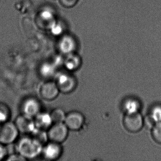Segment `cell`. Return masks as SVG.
I'll list each match as a JSON object with an SVG mask.
<instances>
[{"instance_id":"obj_19","label":"cell","mask_w":161,"mask_h":161,"mask_svg":"<svg viewBox=\"0 0 161 161\" xmlns=\"http://www.w3.org/2000/svg\"><path fill=\"white\" fill-rule=\"evenodd\" d=\"M32 137L34 139L39 142L40 144L44 146L49 141L48 138L47 131L39 130L36 128L29 135Z\"/></svg>"},{"instance_id":"obj_26","label":"cell","mask_w":161,"mask_h":161,"mask_svg":"<svg viewBox=\"0 0 161 161\" xmlns=\"http://www.w3.org/2000/svg\"><path fill=\"white\" fill-rule=\"evenodd\" d=\"M155 124L156 123L151 118L149 115L148 114L144 118V126L145 125L147 128L152 129Z\"/></svg>"},{"instance_id":"obj_12","label":"cell","mask_w":161,"mask_h":161,"mask_svg":"<svg viewBox=\"0 0 161 161\" xmlns=\"http://www.w3.org/2000/svg\"><path fill=\"white\" fill-rule=\"evenodd\" d=\"M59 70L52 62L42 63L38 68V72L40 77L44 80H53Z\"/></svg>"},{"instance_id":"obj_9","label":"cell","mask_w":161,"mask_h":161,"mask_svg":"<svg viewBox=\"0 0 161 161\" xmlns=\"http://www.w3.org/2000/svg\"><path fill=\"white\" fill-rule=\"evenodd\" d=\"M14 122L20 134L23 135H30L36 129L34 118L21 113L16 117Z\"/></svg>"},{"instance_id":"obj_11","label":"cell","mask_w":161,"mask_h":161,"mask_svg":"<svg viewBox=\"0 0 161 161\" xmlns=\"http://www.w3.org/2000/svg\"><path fill=\"white\" fill-rule=\"evenodd\" d=\"M84 121V117L81 113L77 111H72L66 114L64 123L69 130L77 131L82 127Z\"/></svg>"},{"instance_id":"obj_15","label":"cell","mask_w":161,"mask_h":161,"mask_svg":"<svg viewBox=\"0 0 161 161\" xmlns=\"http://www.w3.org/2000/svg\"><path fill=\"white\" fill-rule=\"evenodd\" d=\"M140 102L135 98H128L122 104V108L126 114H133L139 113L140 109Z\"/></svg>"},{"instance_id":"obj_17","label":"cell","mask_w":161,"mask_h":161,"mask_svg":"<svg viewBox=\"0 0 161 161\" xmlns=\"http://www.w3.org/2000/svg\"><path fill=\"white\" fill-rule=\"evenodd\" d=\"M12 117V111L8 104L0 102V124L9 121Z\"/></svg>"},{"instance_id":"obj_25","label":"cell","mask_w":161,"mask_h":161,"mask_svg":"<svg viewBox=\"0 0 161 161\" xmlns=\"http://www.w3.org/2000/svg\"><path fill=\"white\" fill-rule=\"evenodd\" d=\"M78 0H60L61 5L65 8H72L77 4Z\"/></svg>"},{"instance_id":"obj_20","label":"cell","mask_w":161,"mask_h":161,"mask_svg":"<svg viewBox=\"0 0 161 161\" xmlns=\"http://www.w3.org/2000/svg\"><path fill=\"white\" fill-rule=\"evenodd\" d=\"M48 29L53 36H62L64 32V26L61 22L56 19L48 26Z\"/></svg>"},{"instance_id":"obj_8","label":"cell","mask_w":161,"mask_h":161,"mask_svg":"<svg viewBox=\"0 0 161 161\" xmlns=\"http://www.w3.org/2000/svg\"><path fill=\"white\" fill-rule=\"evenodd\" d=\"M123 124L129 131L137 132L144 126V118L139 113L126 114L123 119Z\"/></svg>"},{"instance_id":"obj_3","label":"cell","mask_w":161,"mask_h":161,"mask_svg":"<svg viewBox=\"0 0 161 161\" xmlns=\"http://www.w3.org/2000/svg\"><path fill=\"white\" fill-rule=\"evenodd\" d=\"M19 134L14 121L9 120L0 124V143L5 145L15 143Z\"/></svg>"},{"instance_id":"obj_22","label":"cell","mask_w":161,"mask_h":161,"mask_svg":"<svg viewBox=\"0 0 161 161\" xmlns=\"http://www.w3.org/2000/svg\"><path fill=\"white\" fill-rule=\"evenodd\" d=\"M153 139L158 144H161V122L156 123L152 129Z\"/></svg>"},{"instance_id":"obj_1","label":"cell","mask_w":161,"mask_h":161,"mask_svg":"<svg viewBox=\"0 0 161 161\" xmlns=\"http://www.w3.org/2000/svg\"><path fill=\"white\" fill-rule=\"evenodd\" d=\"M15 145L17 152L27 160H33L41 155L43 146L29 135L19 137Z\"/></svg>"},{"instance_id":"obj_2","label":"cell","mask_w":161,"mask_h":161,"mask_svg":"<svg viewBox=\"0 0 161 161\" xmlns=\"http://www.w3.org/2000/svg\"><path fill=\"white\" fill-rule=\"evenodd\" d=\"M60 93L69 94L76 88V79L69 71H58L54 79Z\"/></svg>"},{"instance_id":"obj_6","label":"cell","mask_w":161,"mask_h":161,"mask_svg":"<svg viewBox=\"0 0 161 161\" xmlns=\"http://www.w3.org/2000/svg\"><path fill=\"white\" fill-rule=\"evenodd\" d=\"M20 107L21 114L33 118L43 111L41 101L35 97H29L24 98Z\"/></svg>"},{"instance_id":"obj_4","label":"cell","mask_w":161,"mask_h":161,"mask_svg":"<svg viewBox=\"0 0 161 161\" xmlns=\"http://www.w3.org/2000/svg\"><path fill=\"white\" fill-rule=\"evenodd\" d=\"M69 131L64 122L53 123L47 131L49 141L62 144L67 138Z\"/></svg>"},{"instance_id":"obj_16","label":"cell","mask_w":161,"mask_h":161,"mask_svg":"<svg viewBox=\"0 0 161 161\" xmlns=\"http://www.w3.org/2000/svg\"><path fill=\"white\" fill-rule=\"evenodd\" d=\"M39 19L47 25V27L56 19L55 12L52 8L48 6L43 7L38 14Z\"/></svg>"},{"instance_id":"obj_14","label":"cell","mask_w":161,"mask_h":161,"mask_svg":"<svg viewBox=\"0 0 161 161\" xmlns=\"http://www.w3.org/2000/svg\"><path fill=\"white\" fill-rule=\"evenodd\" d=\"M81 64L80 57L75 53L65 55L63 66L67 71H73L77 70Z\"/></svg>"},{"instance_id":"obj_7","label":"cell","mask_w":161,"mask_h":161,"mask_svg":"<svg viewBox=\"0 0 161 161\" xmlns=\"http://www.w3.org/2000/svg\"><path fill=\"white\" fill-rule=\"evenodd\" d=\"M63 153L62 144L48 141L43 146L41 155L45 160L56 161L61 158Z\"/></svg>"},{"instance_id":"obj_23","label":"cell","mask_w":161,"mask_h":161,"mask_svg":"<svg viewBox=\"0 0 161 161\" xmlns=\"http://www.w3.org/2000/svg\"><path fill=\"white\" fill-rule=\"evenodd\" d=\"M26 159L18 152L14 153L9 154L5 161H24Z\"/></svg>"},{"instance_id":"obj_21","label":"cell","mask_w":161,"mask_h":161,"mask_svg":"<svg viewBox=\"0 0 161 161\" xmlns=\"http://www.w3.org/2000/svg\"><path fill=\"white\" fill-rule=\"evenodd\" d=\"M149 115L155 123L161 122V105L157 104L153 106Z\"/></svg>"},{"instance_id":"obj_18","label":"cell","mask_w":161,"mask_h":161,"mask_svg":"<svg viewBox=\"0 0 161 161\" xmlns=\"http://www.w3.org/2000/svg\"><path fill=\"white\" fill-rule=\"evenodd\" d=\"M51 117L53 123L64 122L66 114L62 108L56 107L53 109L50 112Z\"/></svg>"},{"instance_id":"obj_5","label":"cell","mask_w":161,"mask_h":161,"mask_svg":"<svg viewBox=\"0 0 161 161\" xmlns=\"http://www.w3.org/2000/svg\"><path fill=\"white\" fill-rule=\"evenodd\" d=\"M40 97L47 101H52L57 98L60 93L54 80H44L38 88Z\"/></svg>"},{"instance_id":"obj_10","label":"cell","mask_w":161,"mask_h":161,"mask_svg":"<svg viewBox=\"0 0 161 161\" xmlns=\"http://www.w3.org/2000/svg\"><path fill=\"white\" fill-rule=\"evenodd\" d=\"M77 43L75 38L69 35H63L58 41V49L62 55H66L75 53Z\"/></svg>"},{"instance_id":"obj_13","label":"cell","mask_w":161,"mask_h":161,"mask_svg":"<svg viewBox=\"0 0 161 161\" xmlns=\"http://www.w3.org/2000/svg\"><path fill=\"white\" fill-rule=\"evenodd\" d=\"M36 129L47 131L53 124L50 113L42 111L34 117Z\"/></svg>"},{"instance_id":"obj_24","label":"cell","mask_w":161,"mask_h":161,"mask_svg":"<svg viewBox=\"0 0 161 161\" xmlns=\"http://www.w3.org/2000/svg\"><path fill=\"white\" fill-rule=\"evenodd\" d=\"M8 155L7 145L0 143V161H5Z\"/></svg>"}]
</instances>
